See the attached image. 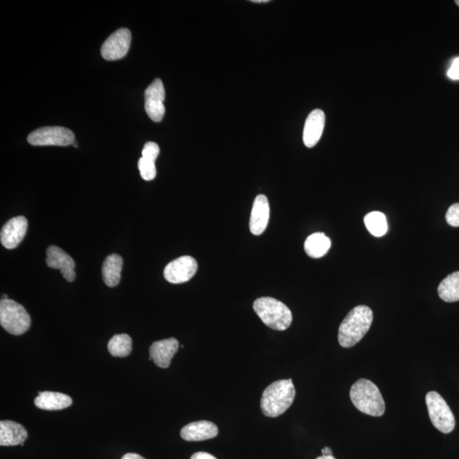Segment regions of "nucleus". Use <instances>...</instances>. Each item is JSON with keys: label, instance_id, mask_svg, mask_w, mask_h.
<instances>
[{"label": "nucleus", "instance_id": "obj_1", "mask_svg": "<svg viewBox=\"0 0 459 459\" xmlns=\"http://www.w3.org/2000/svg\"><path fill=\"white\" fill-rule=\"evenodd\" d=\"M374 320V314L367 305H358L351 310L338 329V343L344 348H350L365 336Z\"/></svg>", "mask_w": 459, "mask_h": 459}, {"label": "nucleus", "instance_id": "obj_2", "mask_svg": "<svg viewBox=\"0 0 459 459\" xmlns=\"http://www.w3.org/2000/svg\"><path fill=\"white\" fill-rule=\"evenodd\" d=\"M293 380L281 379L272 383L264 391L260 408L267 417H276L288 410L295 398Z\"/></svg>", "mask_w": 459, "mask_h": 459}, {"label": "nucleus", "instance_id": "obj_3", "mask_svg": "<svg viewBox=\"0 0 459 459\" xmlns=\"http://www.w3.org/2000/svg\"><path fill=\"white\" fill-rule=\"evenodd\" d=\"M350 400L360 412L365 415L381 417L386 412V403L375 384L361 379L350 388Z\"/></svg>", "mask_w": 459, "mask_h": 459}, {"label": "nucleus", "instance_id": "obj_4", "mask_svg": "<svg viewBox=\"0 0 459 459\" xmlns=\"http://www.w3.org/2000/svg\"><path fill=\"white\" fill-rule=\"evenodd\" d=\"M253 307L260 320L271 329L284 331L292 324L293 315L290 309L274 298H259L255 301Z\"/></svg>", "mask_w": 459, "mask_h": 459}, {"label": "nucleus", "instance_id": "obj_5", "mask_svg": "<svg viewBox=\"0 0 459 459\" xmlns=\"http://www.w3.org/2000/svg\"><path fill=\"white\" fill-rule=\"evenodd\" d=\"M0 324L8 333L20 335L31 326V317L22 305L12 300L0 302Z\"/></svg>", "mask_w": 459, "mask_h": 459}, {"label": "nucleus", "instance_id": "obj_6", "mask_svg": "<svg viewBox=\"0 0 459 459\" xmlns=\"http://www.w3.org/2000/svg\"><path fill=\"white\" fill-rule=\"evenodd\" d=\"M429 419L435 427L442 433L448 434L453 431L455 417L446 400L436 391L429 392L425 397Z\"/></svg>", "mask_w": 459, "mask_h": 459}, {"label": "nucleus", "instance_id": "obj_7", "mask_svg": "<svg viewBox=\"0 0 459 459\" xmlns=\"http://www.w3.org/2000/svg\"><path fill=\"white\" fill-rule=\"evenodd\" d=\"M27 142L32 146L68 147L75 142V135L67 128L59 126L44 127L32 131L27 136Z\"/></svg>", "mask_w": 459, "mask_h": 459}, {"label": "nucleus", "instance_id": "obj_8", "mask_svg": "<svg viewBox=\"0 0 459 459\" xmlns=\"http://www.w3.org/2000/svg\"><path fill=\"white\" fill-rule=\"evenodd\" d=\"M197 271V260L192 256H181L169 263L164 269V279L169 283L180 284L191 280Z\"/></svg>", "mask_w": 459, "mask_h": 459}, {"label": "nucleus", "instance_id": "obj_9", "mask_svg": "<svg viewBox=\"0 0 459 459\" xmlns=\"http://www.w3.org/2000/svg\"><path fill=\"white\" fill-rule=\"evenodd\" d=\"M131 32L129 29L120 28L109 36L102 44V56L106 61L122 59L127 55L131 44Z\"/></svg>", "mask_w": 459, "mask_h": 459}, {"label": "nucleus", "instance_id": "obj_10", "mask_svg": "<svg viewBox=\"0 0 459 459\" xmlns=\"http://www.w3.org/2000/svg\"><path fill=\"white\" fill-rule=\"evenodd\" d=\"M165 90L162 80L156 78L145 91V110L153 122L162 121L165 114Z\"/></svg>", "mask_w": 459, "mask_h": 459}, {"label": "nucleus", "instance_id": "obj_11", "mask_svg": "<svg viewBox=\"0 0 459 459\" xmlns=\"http://www.w3.org/2000/svg\"><path fill=\"white\" fill-rule=\"evenodd\" d=\"M27 230V220L24 216L12 218L2 227L0 240L7 250H14L22 243Z\"/></svg>", "mask_w": 459, "mask_h": 459}, {"label": "nucleus", "instance_id": "obj_12", "mask_svg": "<svg viewBox=\"0 0 459 459\" xmlns=\"http://www.w3.org/2000/svg\"><path fill=\"white\" fill-rule=\"evenodd\" d=\"M47 264L49 267L60 270L63 278L72 283L76 278L75 263L65 251L56 246H49L47 250Z\"/></svg>", "mask_w": 459, "mask_h": 459}, {"label": "nucleus", "instance_id": "obj_13", "mask_svg": "<svg viewBox=\"0 0 459 459\" xmlns=\"http://www.w3.org/2000/svg\"><path fill=\"white\" fill-rule=\"evenodd\" d=\"M179 341L175 338L156 341L150 347V360L161 369H168L171 360L179 349Z\"/></svg>", "mask_w": 459, "mask_h": 459}, {"label": "nucleus", "instance_id": "obj_14", "mask_svg": "<svg viewBox=\"0 0 459 459\" xmlns=\"http://www.w3.org/2000/svg\"><path fill=\"white\" fill-rule=\"evenodd\" d=\"M325 126V114L321 109H316L309 114L305 123L303 142L305 146L312 148L319 142Z\"/></svg>", "mask_w": 459, "mask_h": 459}, {"label": "nucleus", "instance_id": "obj_15", "mask_svg": "<svg viewBox=\"0 0 459 459\" xmlns=\"http://www.w3.org/2000/svg\"><path fill=\"white\" fill-rule=\"evenodd\" d=\"M270 219V204L268 198L260 194L256 197L252 208L250 228L252 234L262 235L266 231Z\"/></svg>", "mask_w": 459, "mask_h": 459}, {"label": "nucleus", "instance_id": "obj_16", "mask_svg": "<svg viewBox=\"0 0 459 459\" xmlns=\"http://www.w3.org/2000/svg\"><path fill=\"white\" fill-rule=\"evenodd\" d=\"M219 429L212 422L202 420L192 422L182 428L180 436L182 439L187 441H202L218 436Z\"/></svg>", "mask_w": 459, "mask_h": 459}, {"label": "nucleus", "instance_id": "obj_17", "mask_svg": "<svg viewBox=\"0 0 459 459\" xmlns=\"http://www.w3.org/2000/svg\"><path fill=\"white\" fill-rule=\"evenodd\" d=\"M27 432L22 424L5 420L0 422V445L18 446L27 440Z\"/></svg>", "mask_w": 459, "mask_h": 459}, {"label": "nucleus", "instance_id": "obj_18", "mask_svg": "<svg viewBox=\"0 0 459 459\" xmlns=\"http://www.w3.org/2000/svg\"><path fill=\"white\" fill-rule=\"evenodd\" d=\"M35 406L47 411L61 410L73 404L71 397L59 392H39L35 400Z\"/></svg>", "mask_w": 459, "mask_h": 459}, {"label": "nucleus", "instance_id": "obj_19", "mask_svg": "<svg viewBox=\"0 0 459 459\" xmlns=\"http://www.w3.org/2000/svg\"><path fill=\"white\" fill-rule=\"evenodd\" d=\"M123 263V258L118 255L107 256L102 266V278L107 286H118L121 279Z\"/></svg>", "mask_w": 459, "mask_h": 459}, {"label": "nucleus", "instance_id": "obj_20", "mask_svg": "<svg viewBox=\"0 0 459 459\" xmlns=\"http://www.w3.org/2000/svg\"><path fill=\"white\" fill-rule=\"evenodd\" d=\"M330 247L331 240L324 233H314L305 240V253L313 259L322 258L328 253Z\"/></svg>", "mask_w": 459, "mask_h": 459}, {"label": "nucleus", "instance_id": "obj_21", "mask_svg": "<svg viewBox=\"0 0 459 459\" xmlns=\"http://www.w3.org/2000/svg\"><path fill=\"white\" fill-rule=\"evenodd\" d=\"M438 295L446 302L459 300V271L453 273L442 281L438 287Z\"/></svg>", "mask_w": 459, "mask_h": 459}, {"label": "nucleus", "instance_id": "obj_22", "mask_svg": "<svg viewBox=\"0 0 459 459\" xmlns=\"http://www.w3.org/2000/svg\"><path fill=\"white\" fill-rule=\"evenodd\" d=\"M107 349L113 357H126L131 353V338L126 333L115 335L111 338Z\"/></svg>", "mask_w": 459, "mask_h": 459}, {"label": "nucleus", "instance_id": "obj_23", "mask_svg": "<svg viewBox=\"0 0 459 459\" xmlns=\"http://www.w3.org/2000/svg\"><path fill=\"white\" fill-rule=\"evenodd\" d=\"M367 229L374 237H383L388 231V223L386 216L381 212L369 213L364 218Z\"/></svg>", "mask_w": 459, "mask_h": 459}, {"label": "nucleus", "instance_id": "obj_24", "mask_svg": "<svg viewBox=\"0 0 459 459\" xmlns=\"http://www.w3.org/2000/svg\"><path fill=\"white\" fill-rule=\"evenodd\" d=\"M140 176L145 180L150 181L154 179L157 175L154 161L140 158L138 162Z\"/></svg>", "mask_w": 459, "mask_h": 459}, {"label": "nucleus", "instance_id": "obj_25", "mask_svg": "<svg viewBox=\"0 0 459 459\" xmlns=\"http://www.w3.org/2000/svg\"><path fill=\"white\" fill-rule=\"evenodd\" d=\"M160 152L159 145L155 142H147L145 144L142 150V158L152 161H156Z\"/></svg>", "mask_w": 459, "mask_h": 459}, {"label": "nucleus", "instance_id": "obj_26", "mask_svg": "<svg viewBox=\"0 0 459 459\" xmlns=\"http://www.w3.org/2000/svg\"><path fill=\"white\" fill-rule=\"evenodd\" d=\"M446 222L453 227H459V202L450 207L446 214Z\"/></svg>", "mask_w": 459, "mask_h": 459}, {"label": "nucleus", "instance_id": "obj_27", "mask_svg": "<svg viewBox=\"0 0 459 459\" xmlns=\"http://www.w3.org/2000/svg\"><path fill=\"white\" fill-rule=\"evenodd\" d=\"M448 76L453 80H459V57L455 58L448 70Z\"/></svg>", "mask_w": 459, "mask_h": 459}, {"label": "nucleus", "instance_id": "obj_28", "mask_svg": "<svg viewBox=\"0 0 459 459\" xmlns=\"http://www.w3.org/2000/svg\"><path fill=\"white\" fill-rule=\"evenodd\" d=\"M191 459H217V458L213 456V455H211L208 453L198 452L194 453Z\"/></svg>", "mask_w": 459, "mask_h": 459}, {"label": "nucleus", "instance_id": "obj_29", "mask_svg": "<svg viewBox=\"0 0 459 459\" xmlns=\"http://www.w3.org/2000/svg\"><path fill=\"white\" fill-rule=\"evenodd\" d=\"M122 459H146V458H144L142 456H140V455L139 454L127 453L126 455H123Z\"/></svg>", "mask_w": 459, "mask_h": 459}, {"label": "nucleus", "instance_id": "obj_30", "mask_svg": "<svg viewBox=\"0 0 459 459\" xmlns=\"http://www.w3.org/2000/svg\"><path fill=\"white\" fill-rule=\"evenodd\" d=\"M322 456H333V452L332 450H331L329 448H324V449L322 450Z\"/></svg>", "mask_w": 459, "mask_h": 459}, {"label": "nucleus", "instance_id": "obj_31", "mask_svg": "<svg viewBox=\"0 0 459 459\" xmlns=\"http://www.w3.org/2000/svg\"><path fill=\"white\" fill-rule=\"evenodd\" d=\"M251 2L257 3V4L258 3H268L269 0H252Z\"/></svg>", "mask_w": 459, "mask_h": 459}, {"label": "nucleus", "instance_id": "obj_32", "mask_svg": "<svg viewBox=\"0 0 459 459\" xmlns=\"http://www.w3.org/2000/svg\"><path fill=\"white\" fill-rule=\"evenodd\" d=\"M317 459H336V458H335L333 456H328V457L321 456V457H318Z\"/></svg>", "mask_w": 459, "mask_h": 459}, {"label": "nucleus", "instance_id": "obj_33", "mask_svg": "<svg viewBox=\"0 0 459 459\" xmlns=\"http://www.w3.org/2000/svg\"><path fill=\"white\" fill-rule=\"evenodd\" d=\"M2 300H8L7 295H3V299Z\"/></svg>", "mask_w": 459, "mask_h": 459}, {"label": "nucleus", "instance_id": "obj_34", "mask_svg": "<svg viewBox=\"0 0 459 459\" xmlns=\"http://www.w3.org/2000/svg\"><path fill=\"white\" fill-rule=\"evenodd\" d=\"M455 4H456V5L459 6V0H456V1H455Z\"/></svg>", "mask_w": 459, "mask_h": 459}]
</instances>
